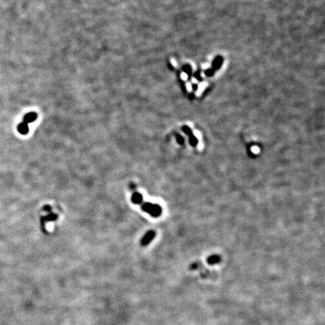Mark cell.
<instances>
[{
    "label": "cell",
    "instance_id": "1",
    "mask_svg": "<svg viewBox=\"0 0 325 325\" xmlns=\"http://www.w3.org/2000/svg\"><path fill=\"white\" fill-rule=\"evenodd\" d=\"M141 209L144 212L148 213L154 217H157L161 214L162 209L159 205L150 203H144L141 205Z\"/></svg>",
    "mask_w": 325,
    "mask_h": 325
},
{
    "label": "cell",
    "instance_id": "2",
    "mask_svg": "<svg viewBox=\"0 0 325 325\" xmlns=\"http://www.w3.org/2000/svg\"><path fill=\"white\" fill-rule=\"evenodd\" d=\"M181 129H182V131L184 132V133L189 136V142H190V145L193 146V147L197 146V143H198V139H197V137L194 136V134L193 133L191 129H190L188 126H186V125L183 126Z\"/></svg>",
    "mask_w": 325,
    "mask_h": 325
},
{
    "label": "cell",
    "instance_id": "3",
    "mask_svg": "<svg viewBox=\"0 0 325 325\" xmlns=\"http://www.w3.org/2000/svg\"><path fill=\"white\" fill-rule=\"evenodd\" d=\"M224 63V57L222 56H217L214 59V60L212 61V69L214 70V71H217L220 69V67L222 66V64Z\"/></svg>",
    "mask_w": 325,
    "mask_h": 325
},
{
    "label": "cell",
    "instance_id": "4",
    "mask_svg": "<svg viewBox=\"0 0 325 325\" xmlns=\"http://www.w3.org/2000/svg\"><path fill=\"white\" fill-rule=\"evenodd\" d=\"M155 232L151 230V231L147 232L145 235L144 236V237L141 240V245H147L149 244L151 241L153 240V239L155 237Z\"/></svg>",
    "mask_w": 325,
    "mask_h": 325
},
{
    "label": "cell",
    "instance_id": "5",
    "mask_svg": "<svg viewBox=\"0 0 325 325\" xmlns=\"http://www.w3.org/2000/svg\"><path fill=\"white\" fill-rule=\"evenodd\" d=\"M38 115L35 112H30L26 114L24 117V122L26 124H30V123L34 122L37 119Z\"/></svg>",
    "mask_w": 325,
    "mask_h": 325
},
{
    "label": "cell",
    "instance_id": "6",
    "mask_svg": "<svg viewBox=\"0 0 325 325\" xmlns=\"http://www.w3.org/2000/svg\"><path fill=\"white\" fill-rule=\"evenodd\" d=\"M57 219V215L56 214H54V213H49L48 215L42 217L41 218V224H43V228H45V227H44L45 222H46V221H53V220H56Z\"/></svg>",
    "mask_w": 325,
    "mask_h": 325
},
{
    "label": "cell",
    "instance_id": "7",
    "mask_svg": "<svg viewBox=\"0 0 325 325\" xmlns=\"http://www.w3.org/2000/svg\"><path fill=\"white\" fill-rule=\"evenodd\" d=\"M182 70L184 72H185L187 74L188 81H190L191 80V78L193 77V70H192L191 66L190 64H185V65L183 66Z\"/></svg>",
    "mask_w": 325,
    "mask_h": 325
},
{
    "label": "cell",
    "instance_id": "8",
    "mask_svg": "<svg viewBox=\"0 0 325 325\" xmlns=\"http://www.w3.org/2000/svg\"><path fill=\"white\" fill-rule=\"evenodd\" d=\"M18 130L20 133L22 134V135H26V134L28 133L29 132V127L28 124H26V123L22 122L18 126Z\"/></svg>",
    "mask_w": 325,
    "mask_h": 325
},
{
    "label": "cell",
    "instance_id": "9",
    "mask_svg": "<svg viewBox=\"0 0 325 325\" xmlns=\"http://www.w3.org/2000/svg\"><path fill=\"white\" fill-rule=\"evenodd\" d=\"M132 202L135 204H140L142 202V196L138 192H135L131 197Z\"/></svg>",
    "mask_w": 325,
    "mask_h": 325
},
{
    "label": "cell",
    "instance_id": "10",
    "mask_svg": "<svg viewBox=\"0 0 325 325\" xmlns=\"http://www.w3.org/2000/svg\"><path fill=\"white\" fill-rule=\"evenodd\" d=\"M220 260V257H219L218 255H215V254L210 256V257H209L208 259H207V262H208L209 264L210 265H213V264H215V263H219Z\"/></svg>",
    "mask_w": 325,
    "mask_h": 325
},
{
    "label": "cell",
    "instance_id": "11",
    "mask_svg": "<svg viewBox=\"0 0 325 325\" xmlns=\"http://www.w3.org/2000/svg\"><path fill=\"white\" fill-rule=\"evenodd\" d=\"M204 73H205V75H206L207 77H212V76H213V75H214L215 71H214L213 69L209 68V69H207L205 70Z\"/></svg>",
    "mask_w": 325,
    "mask_h": 325
},
{
    "label": "cell",
    "instance_id": "12",
    "mask_svg": "<svg viewBox=\"0 0 325 325\" xmlns=\"http://www.w3.org/2000/svg\"><path fill=\"white\" fill-rule=\"evenodd\" d=\"M193 75H194V77L196 78V79L197 80V81H203V78H202V76H201V72H200V70H197V71H195V72H194V74Z\"/></svg>",
    "mask_w": 325,
    "mask_h": 325
},
{
    "label": "cell",
    "instance_id": "13",
    "mask_svg": "<svg viewBox=\"0 0 325 325\" xmlns=\"http://www.w3.org/2000/svg\"><path fill=\"white\" fill-rule=\"evenodd\" d=\"M176 140H177V141H178V143L179 144H183L184 142V138L181 135H179V134H176Z\"/></svg>",
    "mask_w": 325,
    "mask_h": 325
},
{
    "label": "cell",
    "instance_id": "14",
    "mask_svg": "<svg viewBox=\"0 0 325 325\" xmlns=\"http://www.w3.org/2000/svg\"><path fill=\"white\" fill-rule=\"evenodd\" d=\"M43 209H44V211H45V212H51V207L50 206H44Z\"/></svg>",
    "mask_w": 325,
    "mask_h": 325
},
{
    "label": "cell",
    "instance_id": "15",
    "mask_svg": "<svg viewBox=\"0 0 325 325\" xmlns=\"http://www.w3.org/2000/svg\"><path fill=\"white\" fill-rule=\"evenodd\" d=\"M192 90L195 92V91H197V90H198V85H197V84H192Z\"/></svg>",
    "mask_w": 325,
    "mask_h": 325
},
{
    "label": "cell",
    "instance_id": "16",
    "mask_svg": "<svg viewBox=\"0 0 325 325\" xmlns=\"http://www.w3.org/2000/svg\"><path fill=\"white\" fill-rule=\"evenodd\" d=\"M188 97L190 100L194 99V98H195V94H194V93H190V94H189Z\"/></svg>",
    "mask_w": 325,
    "mask_h": 325
}]
</instances>
